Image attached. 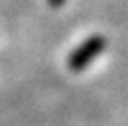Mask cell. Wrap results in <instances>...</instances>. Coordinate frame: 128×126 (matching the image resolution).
<instances>
[{
    "label": "cell",
    "instance_id": "1",
    "mask_svg": "<svg viewBox=\"0 0 128 126\" xmlns=\"http://www.w3.org/2000/svg\"><path fill=\"white\" fill-rule=\"evenodd\" d=\"M107 47V39L103 35H91L86 41H82L78 47L74 48L68 56V68L72 72H82L86 70L89 64L95 60Z\"/></svg>",
    "mask_w": 128,
    "mask_h": 126
},
{
    "label": "cell",
    "instance_id": "2",
    "mask_svg": "<svg viewBox=\"0 0 128 126\" xmlns=\"http://www.w3.org/2000/svg\"><path fill=\"white\" fill-rule=\"evenodd\" d=\"M48 2V6H50V8H60V6H64V2H66V0H47Z\"/></svg>",
    "mask_w": 128,
    "mask_h": 126
}]
</instances>
